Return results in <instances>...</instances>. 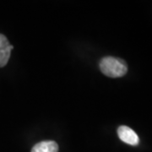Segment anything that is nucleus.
<instances>
[{
	"instance_id": "3",
	"label": "nucleus",
	"mask_w": 152,
	"mask_h": 152,
	"mask_svg": "<svg viewBox=\"0 0 152 152\" xmlns=\"http://www.w3.org/2000/svg\"><path fill=\"white\" fill-rule=\"evenodd\" d=\"M13 48L14 47L10 44L5 36L0 34V68L5 66L9 62Z\"/></svg>"
},
{
	"instance_id": "4",
	"label": "nucleus",
	"mask_w": 152,
	"mask_h": 152,
	"mask_svg": "<svg viewBox=\"0 0 152 152\" xmlns=\"http://www.w3.org/2000/svg\"><path fill=\"white\" fill-rule=\"evenodd\" d=\"M31 152H58V145L52 140L40 142L34 145Z\"/></svg>"
},
{
	"instance_id": "2",
	"label": "nucleus",
	"mask_w": 152,
	"mask_h": 152,
	"mask_svg": "<svg viewBox=\"0 0 152 152\" xmlns=\"http://www.w3.org/2000/svg\"><path fill=\"white\" fill-rule=\"evenodd\" d=\"M118 135L122 141L133 146L138 145L140 143L139 136L137 135L135 132L129 127H127L124 125L120 126L118 129Z\"/></svg>"
},
{
	"instance_id": "1",
	"label": "nucleus",
	"mask_w": 152,
	"mask_h": 152,
	"mask_svg": "<svg viewBox=\"0 0 152 152\" xmlns=\"http://www.w3.org/2000/svg\"><path fill=\"white\" fill-rule=\"evenodd\" d=\"M100 69L105 75L111 78H118L127 74L128 66L124 60L121 58L105 57L100 62Z\"/></svg>"
}]
</instances>
